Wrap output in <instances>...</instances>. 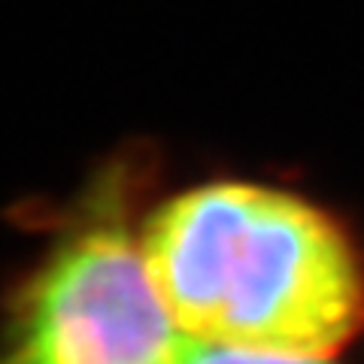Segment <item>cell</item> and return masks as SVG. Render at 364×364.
Returning a JSON list of instances; mask_svg holds the SVG:
<instances>
[{"mask_svg": "<svg viewBox=\"0 0 364 364\" xmlns=\"http://www.w3.org/2000/svg\"><path fill=\"white\" fill-rule=\"evenodd\" d=\"M158 294L182 337L331 358L364 331V264L331 215L252 182L167 200L143 231Z\"/></svg>", "mask_w": 364, "mask_h": 364, "instance_id": "obj_1", "label": "cell"}, {"mask_svg": "<svg viewBox=\"0 0 364 364\" xmlns=\"http://www.w3.org/2000/svg\"><path fill=\"white\" fill-rule=\"evenodd\" d=\"M182 331L119 219L70 234L33 273L0 364H173Z\"/></svg>", "mask_w": 364, "mask_h": 364, "instance_id": "obj_2", "label": "cell"}, {"mask_svg": "<svg viewBox=\"0 0 364 364\" xmlns=\"http://www.w3.org/2000/svg\"><path fill=\"white\" fill-rule=\"evenodd\" d=\"M173 364H328V358H304V355H277V352H255L219 343L182 337Z\"/></svg>", "mask_w": 364, "mask_h": 364, "instance_id": "obj_3", "label": "cell"}]
</instances>
